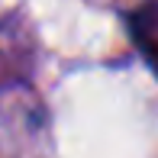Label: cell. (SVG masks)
<instances>
[{
    "instance_id": "1",
    "label": "cell",
    "mask_w": 158,
    "mask_h": 158,
    "mask_svg": "<svg viewBox=\"0 0 158 158\" xmlns=\"http://www.w3.org/2000/svg\"><path fill=\"white\" fill-rule=\"evenodd\" d=\"M123 29L152 77L158 81V0H142L123 13Z\"/></svg>"
}]
</instances>
